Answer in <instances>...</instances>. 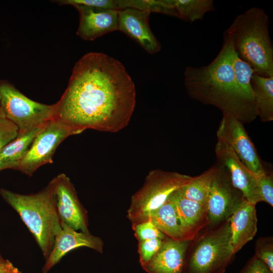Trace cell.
I'll return each instance as SVG.
<instances>
[{
    "instance_id": "1",
    "label": "cell",
    "mask_w": 273,
    "mask_h": 273,
    "mask_svg": "<svg viewBox=\"0 0 273 273\" xmlns=\"http://www.w3.org/2000/svg\"><path fill=\"white\" fill-rule=\"evenodd\" d=\"M136 92L123 64L90 52L75 63L68 84L55 103V117L81 133L86 129L117 132L129 123Z\"/></svg>"
},
{
    "instance_id": "2",
    "label": "cell",
    "mask_w": 273,
    "mask_h": 273,
    "mask_svg": "<svg viewBox=\"0 0 273 273\" xmlns=\"http://www.w3.org/2000/svg\"><path fill=\"white\" fill-rule=\"evenodd\" d=\"M221 48L208 65L186 67L184 84L189 96L205 105L219 109L242 123H250L257 116L253 100L237 84L232 65L234 49L233 34L228 28L223 33Z\"/></svg>"
},
{
    "instance_id": "3",
    "label": "cell",
    "mask_w": 273,
    "mask_h": 273,
    "mask_svg": "<svg viewBox=\"0 0 273 273\" xmlns=\"http://www.w3.org/2000/svg\"><path fill=\"white\" fill-rule=\"evenodd\" d=\"M235 50L254 73L273 76V47L269 33V18L261 8L252 7L238 15L229 27Z\"/></svg>"
},
{
    "instance_id": "4",
    "label": "cell",
    "mask_w": 273,
    "mask_h": 273,
    "mask_svg": "<svg viewBox=\"0 0 273 273\" xmlns=\"http://www.w3.org/2000/svg\"><path fill=\"white\" fill-rule=\"evenodd\" d=\"M0 195L19 215L33 235L43 256L47 258L56 234L61 229L55 197L50 185L27 195L1 189Z\"/></svg>"
},
{
    "instance_id": "5",
    "label": "cell",
    "mask_w": 273,
    "mask_h": 273,
    "mask_svg": "<svg viewBox=\"0 0 273 273\" xmlns=\"http://www.w3.org/2000/svg\"><path fill=\"white\" fill-rule=\"evenodd\" d=\"M235 256L229 219L208 225L190 241L182 273H224Z\"/></svg>"
},
{
    "instance_id": "6",
    "label": "cell",
    "mask_w": 273,
    "mask_h": 273,
    "mask_svg": "<svg viewBox=\"0 0 273 273\" xmlns=\"http://www.w3.org/2000/svg\"><path fill=\"white\" fill-rule=\"evenodd\" d=\"M194 177L160 169L150 171L142 187L131 197L128 218L133 225L147 221L173 192L188 184Z\"/></svg>"
},
{
    "instance_id": "7",
    "label": "cell",
    "mask_w": 273,
    "mask_h": 273,
    "mask_svg": "<svg viewBox=\"0 0 273 273\" xmlns=\"http://www.w3.org/2000/svg\"><path fill=\"white\" fill-rule=\"evenodd\" d=\"M0 108L4 117L17 127L18 134L39 127L55 117V104L33 101L6 81L0 82Z\"/></svg>"
},
{
    "instance_id": "8",
    "label": "cell",
    "mask_w": 273,
    "mask_h": 273,
    "mask_svg": "<svg viewBox=\"0 0 273 273\" xmlns=\"http://www.w3.org/2000/svg\"><path fill=\"white\" fill-rule=\"evenodd\" d=\"M79 133L57 117L49 120L41 125L17 170L32 175L41 166L52 163L57 147L65 139Z\"/></svg>"
},
{
    "instance_id": "9",
    "label": "cell",
    "mask_w": 273,
    "mask_h": 273,
    "mask_svg": "<svg viewBox=\"0 0 273 273\" xmlns=\"http://www.w3.org/2000/svg\"><path fill=\"white\" fill-rule=\"evenodd\" d=\"M215 164L216 171L207 202L209 226L229 219L245 199L233 185L226 169L217 162Z\"/></svg>"
},
{
    "instance_id": "10",
    "label": "cell",
    "mask_w": 273,
    "mask_h": 273,
    "mask_svg": "<svg viewBox=\"0 0 273 273\" xmlns=\"http://www.w3.org/2000/svg\"><path fill=\"white\" fill-rule=\"evenodd\" d=\"M216 135L217 139L225 143L252 172L258 175L265 171L243 123L232 116L223 115Z\"/></svg>"
},
{
    "instance_id": "11",
    "label": "cell",
    "mask_w": 273,
    "mask_h": 273,
    "mask_svg": "<svg viewBox=\"0 0 273 273\" xmlns=\"http://www.w3.org/2000/svg\"><path fill=\"white\" fill-rule=\"evenodd\" d=\"M49 184L61 222L76 231L89 232L86 212L70 178L65 174L61 173L54 177Z\"/></svg>"
},
{
    "instance_id": "12",
    "label": "cell",
    "mask_w": 273,
    "mask_h": 273,
    "mask_svg": "<svg viewBox=\"0 0 273 273\" xmlns=\"http://www.w3.org/2000/svg\"><path fill=\"white\" fill-rule=\"evenodd\" d=\"M216 162L227 170L234 186L249 202L256 205L261 201L256 175L240 161L232 149L217 139L215 147Z\"/></svg>"
},
{
    "instance_id": "13",
    "label": "cell",
    "mask_w": 273,
    "mask_h": 273,
    "mask_svg": "<svg viewBox=\"0 0 273 273\" xmlns=\"http://www.w3.org/2000/svg\"><path fill=\"white\" fill-rule=\"evenodd\" d=\"M118 30L135 41L148 53L153 55L161 49L149 23L151 13L132 8L118 11Z\"/></svg>"
},
{
    "instance_id": "14",
    "label": "cell",
    "mask_w": 273,
    "mask_h": 273,
    "mask_svg": "<svg viewBox=\"0 0 273 273\" xmlns=\"http://www.w3.org/2000/svg\"><path fill=\"white\" fill-rule=\"evenodd\" d=\"M174 205L183 241H191L209 224L207 206L188 199L180 189L167 199Z\"/></svg>"
},
{
    "instance_id": "15",
    "label": "cell",
    "mask_w": 273,
    "mask_h": 273,
    "mask_svg": "<svg viewBox=\"0 0 273 273\" xmlns=\"http://www.w3.org/2000/svg\"><path fill=\"white\" fill-rule=\"evenodd\" d=\"M103 243L99 237L89 232H78L61 222V229L55 237L52 250L47 258L43 271L47 272L70 251L81 247L102 252Z\"/></svg>"
},
{
    "instance_id": "16",
    "label": "cell",
    "mask_w": 273,
    "mask_h": 273,
    "mask_svg": "<svg viewBox=\"0 0 273 273\" xmlns=\"http://www.w3.org/2000/svg\"><path fill=\"white\" fill-rule=\"evenodd\" d=\"M78 11L79 22L76 34L85 40H93L106 33L118 30L117 10L73 6Z\"/></svg>"
},
{
    "instance_id": "17",
    "label": "cell",
    "mask_w": 273,
    "mask_h": 273,
    "mask_svg": "<svg viewBox=\"0 0 273 273\" xmlns=\"http://www.w3.org/2000/svg\"><path fill=\"white\" fill-rule=\"evenodd\" d=\"M190 241L173 240L166 237L159 250L143 267L149 273H182Z\"/></svg>"
},
{
    "instance_id": "18",
    "label": "cell",
    "mask_w": 273,
    "mask_h": 273,
    "mask_svg": "<svg viewBox=\"0 0 273 273\" xmlns=\"http://www.w3.org/2000/svg\"><path fill=\"white\" fill-rule=\"evenodd\" d=\"M231 230V244L236 254L255 236L257 218L255 205L244 200L229 219Z\"/></svg>"
},
{
    "instance_id": "19",
    "label": "cell",
    "mask_w": 273,
    "mask_h": 273,
    "mask_svg": "<svg viewBox=\"0 0 273 273\" xmlns=\"http://www.w3.org/2000/svg\"><path fill=\"white\" fill-rule=\"evenodd\" d=\"M257 116L261 121L273 120V76L266 77L254 73L251 79Z\"/></svg>"
},
{
    "instance_id": "20",
    "label": "cell",
    "mask_w": 273,
    "mask_h": 273,
    "mask_svg": "<svg viewBox=\"0 0 273 273\" xmlns=\"http://www.w3.org/2000/svg\"><path fill=\"white\" fill-rule=\"evenodd\" d=\"M149 219L166 237L173 240L183 241L175 207L169 200L153 212Z\"/></svg>"
},
{
    "instance_id": "21",
    "label": "cell",
    "mask_w": 273,
    "mask_h": 273,
    "mask_svg": "<svg viewBox=\"0 0 273 273\" xmlns=\"http://www.w3.org/2000/svg\"><path fill=\"white\" fill-rule=\"evenodd\" d=\"M216 164L194 178L188 184L180 188L186 198L207 206L211 185L216 171Z\"/></svg>"
},
{
    "instance_id": "22",
    "label": "cell",
    "mask_w": 273,
    "mask_h": 273,
    "mask_svg": "<svg viewBox=\"0 0 273 273\" xmlns=\"http://www.w3.org/2000/svg\"><path fill=\"white\" fill-rule=\"evenodd\" d=\"M41 125L18 134L0 151V160L19 163L28 151Z\"/></svg>"
},
{
    "instance_id": "23",
    "label": "cell",
    "mask_w": 273,
    "mask_h": 273,
    "mask_svg": "<svg viewBox=\"0 0 273 273\" xmlns=\"http://www.w3.org/2000/svg\"><path fill=\"white\" fill-rule=\"evenodd\" d=\"M178 18L190 22L202 19L208 12L215 11L212 0H173Z\"/></svg>"
},
{
    "instance_id": "24",
    "label": "cell",
    "mask_w": 273,
    "mask_h": 273,
    "mask_svg": "<svg viewBox=\"0 0 273 273\" xmlns=\"http://www.w3.org/2000/svg\"><path fill=\"white\" fill-rule=\"evenodd\" d=\"M117 5L119 10L132 8L178 18L173 0H117Z\"/></svg>"
},
{
    "instance_id": "25",
    "label": "cell",
    "mask_w": 273,
    "mask_h": 273,
    "mask_svg": "<svg viewBox=\"0 0 273 273\" xmlns=\"http://www.w3.org/2000/svg\"><path fill=\"white\" fill-rule=\"evenodd\" d=\"M231 60L237 84L247 97L254 100L251 84V77L254 73L253 69L248 63L238 56L235 49L232 53Z\"/></svg>"
},
{
    "instance_id": "26",
    "label": "cell",
    "mask_w": 273,
    "mask_h": 273,
    "mask_svg": "<svg viewBox=\"0 0 273 273\" xmlns=\"http://www.w3.org/2000/svg\"><path fill=\"white\" fill-rule=\"evenodd\" d=\"M264 262L273 273V238L272 236L258 238L255 244L254 255Z\"/></svg>"
},
{
    "instance_id": "27",
    "label": "cell",
    "mask_w": 273,
    "mask_h": 273,
    "mask_svg": "<svg viewBox=\"0 0 273 273\" xmlns=\"http://www.w3.org/2000/svg\"><path fill=\"white\" fill-rule=\"evenodd\" d=\"M133 225L139 242L155 238L164 240L166 237L150 219Z\"/></svg>"
},
{
    "instance_id": "28",
    "label": "cell",
    "mask_w": 273,
    "mask_h": 273,
    "mask_svg": "<svg viewBox=\"0 0 273 273\" xmlns=\"http://www.w3.org/2000/svg\"><path fill=\"white\" fill-rule=\"evenodd\" d=\"M54 2L60 5L84 6L95 8L119 10L117 0H58Z\"/></svg>"
},
{
    "instance_id": "29",
    "label": "cell",
    "mask_w": 273,
    "mask_h": 273,
    "mask_svg": "<svg viewBox=\"0 0 273 273\" xmlns=\"http://www.w3.org/2000/svg\"><path fill=\"white\" fill-rule=\"evenodd\" d=\"M261 201L273 206V179L271 174L264 172L256 175Z\"/></svg>"
},
{
    "instance_id": "30",
    "label": "cell",
    "mask_w": 273,
    "mask_h": 273,
    "mask_svg": "<svg viewBox=\"0 0 273 273\" xmlns=\"http://www.w3.org/2000/svg\"><path fill=\"white\" fill-rule=\"evenodd\" d=\"M164 240L155 238L140 242L139 253L140 262L144 265L157 253L161 247Z\"/></svg>"
},
{
    "instance_id": "31",
    "label": "cell",
    "mask_w": 273,
    "mask_h": 273,
    "mask_svg": "<svg viewBox=\"0 0 273 273\" xmlns=\"http://www.w3.org/2000/svg\"><path fill=\"white\" fill-rule=\"evenodd\" d=\"M18 134L17 127L5 117L0 118V151Z\"/></svg>"
},
{
    "instance_id": "32",
    "label": "cell",
    "mask_w": 273,
    "mask_h": 273,
    "mask_svg": "<svg viewBox=\"0 0 273 273\" xmlns=\"http://www.w3.org/2000/svg\"><path fill=\"white\" fill-rule=\"evenodd\" d=\"M239 273H272L267 265L255 256L250 258Z\"/></svg>"
},
{
    "instance_id": "33",
    "label": "cell",
    "mask_w": 273,
    "mask_h": 273,
    "mask_svg": "<svg viewBox=\"0 0 273 273\" xmlns=\"http://www.w3.org/2000/svg\"><path fill=\"white\" fill-rule=\"evenodd\" d=\"M0 273H21L19 270L14 266L11 262L5 260L0 263Z\"/></svg>"
},
{
    "instance_id": "34",
    "label": "cell",
    "mask_w": 273,
    "mask_h": 273,
    "mask_svg": "<svg viewBox=\"0 0 273 273\" xmlns=\"http://www.w3.org/2000/svg\"><path fill=\"white\" fill-rule=\"evenodd\" d=\"M19 163L0 160V171L8 168L17 169Z\"/></svg>"
},
{
    "instance_id": "35",
    "label": "cell",
    "mask_w": 273,
    "mask_h": 273,
    "mask_svg": "<svg viewBox=\"0 0 273 273\" xmlns=\"http://www.w3.org/2000/svg\"><path fill=\"white\" fill-rule=\"evenodd\" d=\"M5 260V259H4L3 258V257H2L1 253H0V263L3 262Z\"/></svg>"
},
{
    "instance_id": "36",
    "label": "cell",
    "mask_w": 273,
    "mask_h": 273,
    "mask_svg": "<svg viewBox=\"0 0 273 273\" xmlns=\"http://www.w3.org/2000/svg\"><path fill=\"white\" fill-rule=\"evenodd\" d=\"M2 117H5L4 116V114L0 108V118H2Z\"/></svg>"
}]
</instances>
